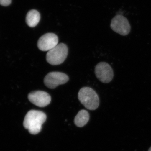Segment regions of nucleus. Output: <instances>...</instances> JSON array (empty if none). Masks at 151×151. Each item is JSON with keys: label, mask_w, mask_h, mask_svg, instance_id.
Returning a JSON list of instances; mask_svg holds the SVG:
<instances>
[{"label": "nucleus", "mask_w": 151, "mask_h": 151, "mask_svg": "<svg viewBox=\"0 0 151 151\" xmlns=\"http://www.w3.org/2000/svg\"><path fill=\"white\" fill-rule=\"evenodd\" d=\"M46 114L36 110L29 111L25 117L23 126L32 134H37L40 132L42 124L46 121Z\"/></svg>", "instance_id": "f257e3e1"}, {"label": "nucleus", "mask_w": 151, "mask_h": 151, "mask_svg": "<svg viewBox=\"0 0 151 151\" xmlns=\"http://www.w3.org/2000/svg\"><path fill=\"white\" fill-rule=\"evenodd\" d=\"M78 99L85 108L92 111L97 109L100 104L97 93L90 87L81 88L78 92Z\"/></svg>", "instance_id": "f03ea898"}, {"label": "nucleus", "mask_w": 151, "mask_h": 151, "mask_svg": "<svg viewBox=\"0 0 151 151\" xmlns=\"http://www.w3.org/2000/svg\"><path fill=\"white\" fill-rule=\"evenodd\" d=\"M68 53V48L65 44L60 43L47 52V61L52 65H58L65 61Z\"/></svg>", "instance_id": "7ed1b4c3"}, {"label": "nucleus", "mask_w": 151, "mask_h": 151, "mask_svg": "<svg viewBox=\"0 0 151 151\" xmlns=\"http://www.w3.org/2000/svg\"><path fill=\"white\" fill-rule=\"evenodd\" d=\"M69 77L65 73L60 72H51L45 77L44 82L45 86L50 89H54L58 85L65 84Z\"/></svg>", "instance_id": "20e7f679"}, {"label": "nucleus", "mask_w": 151, "mask_h": 151, "mask_svg": "<svg viewBox=\"0 0 151 151\" xmlns=\"http://www.w3.org/2000/svg\"><path fill=\"white\" fill-rule=\"evenodd\" d=\"M111 27L113 31L123 36L128 35L131 31V26L128 19L121 15H116L112 19Z\"/></svg>", "instance_id": "39448f33"}, {"label": "nucleus", "mask_w": 151, "mask_h": 151, "mask_svg": "<svg viewBox=\"0 0 151 151\" xmlns=\"http://www.w3.org/2000/svg\"><path fill=\"white\" fill-rule=\"evenodd\" d=\"M97 78L101 82L108 83L113 79L114 73L111 65L106 62L99 63L94 70Z\"/></svg>", "instance_id": "423d86ee"}, {"label": "nucleus", "mask_w": 151, "mask_h": 151, "mask_svg": "<svg viewBox=\"0 0 151 151\" xmlns=\"http://www.w3.org/2000/svg\"><path fill=\"white\" fill-rule=\"evenodd\" d=\"M58 39L56 35L48 33L42 36L37 42V47L40 50L49 51L58 45Z\"/></svg>", "instance_id": "0eeeda50"}, {"label": "nucleus", "mask_w": 151, "mask_h": 151, "mask_svg": "<svg viewBox=\"0 0 151 151\" xmlns=\"http://www.w3.org/2000/svg\"><path fill=\"white\" fill-rule=\"evenodd\" d=\"M29 100L34 105L39 107H45L51 102V97L47 92L42 91H37L29 94Z\"/></svg>", "instance_id": "6e6552de"}, {"label": "nucleus", "mask_w": 151, "mask_h": 151, "mask_svg": "<svg viewBox=\"0 0 151 151\" xmlns=\"http://www.w3.org/2000/svg\"><path fill=\"white\" fill-rule=\"evenodd\" d=\"M40 19V14L35 10H31L27 15L26 21L29 26L31 27H35L39 22Z\"/></svg>", "instance_id": "1a4fd4ad"}, {"label": "nucleus", "mask_w": 151, "mask_h": 151, "mask_svg": "<svg viewBox=\"0 0 151 151\" xmlns=\"http://www.w3.org/2000/svg\"><path fill=\"white\" fill-rule=\"evenodd\" d=\"M89 113L86 110L79 111L74 119V123L76 126L82 127L85 126L89 121Z\"/></svg>", "instance_id": "9d476101"}, {"label": "nucleus", "mask_w": 151, "mask_h": 151, "mask_svg": "<svg viewBox=\"0 0 151 151\" xmlns=\"http://www.w3.org/2000/svg\"><path fill=\"white\" fill-rule=\"evenodd\" d=\"M12 0H0V5L3 6H8L10 4Z\"/></svg>", "instance_id": "9b49d317"}, {"label": "nucleus", "mask_w": 151, "mask_h": 151, "mask_svg": "<svg viewBox=\"0 0 151 151\" xmlns=\"http://www.w3.org/2000/svg\"><path fill=\"white\" fill-rule=\"evenodd\" d=\"M148 151H151V147L149 149Z\"/></svg>", "instance_id": "f8f14e48"}]
</instances>
